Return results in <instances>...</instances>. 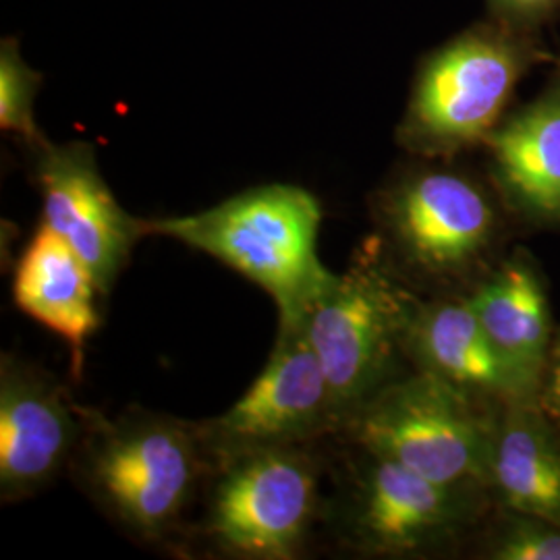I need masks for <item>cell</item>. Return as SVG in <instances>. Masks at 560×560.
Wrapping results in <instances>:
<instances>
[{
    "instance_id": "obj_1",
    "label": "cell",
    "mask_w": 560,
    "mask_h": 560,
    "mask_svg": "<svg viewBox=\"0 0 560 560\" xmlns=\"http://www.w3.org/2000/svg\"><path fill=\"white\" fill-rule=\"evenodd\" d=\"M320 224V201L303 187L275 183L196 214L143 221V233L222 261L272 298L279 324H298L339 279L318 256Z\"/></svg>"
},
{
    "instance_id": "obj_2",
    "label": "cell",
    "mask_w": 560,
    "mask_h": 560,
    "mask_svg": "<svg viewBox=\"0 0 560 560\" xmlns=\"http://www.w3.org/2000/svg\"><path fill=\"white\" fill-rule=\"evenodd\" d=\"M81 476L113 520L141 540H161L183 520L212 463L198 423L136 411L106 421L83 411Z\"/></svg>"
},
{
    "instance_id": "obj_3",
    "label": "cell",
    "mask_w": 560,
    "mask_h": 560,
    "mask_svg": "<svg viewBox=\"0 0 560 560\" xmlns=\"http://www.w3.org/2000/svg\"><path fill=\"white\" fill-rule=\"evenodd\" d=\"M345 425L370 457L444 486L490 483L497 428L474 409L467 390L434 372L382 386Z\"/></svg>"
},
{
    "instance_id": "obj_4",
    "label": "cell",
    "mask_w": 560,
    "mask_h": 560,
    "mask_svg": "<svg viewBox=\"0 0 560 560\" xmlns=\"http://www.w3.org/2000/svg\"><path fill=\"white\" fill-rule=\"evenodd\" d=\"M416 312L418 305L378 266L358 264L298 322L320 361L340 425L384 386Z\"/></svg>"
},
{
    "instance_id": "obj_5",
    "label": "cell",
    "mask_w": 560,
    "mask_h": 560,
    "mask_svg": "<svg viewBox=\"0 0 560 560\" xmlns=\"http://www.w3.org/2000/svg\"><path fill=\"white\" fill-rule=\"evenodd\" d=\"M219 469L206 538L237 559H295L320 511L318 465L301 444L245 453Z\"/></svg>"
},
{
    "instance_id": "obj_6",
    "label": "cell",
    "mask_w": 560,
    "mask_h": 560,
    "mask_svg": "<svg viewBox=\"0 0 560 560\" xmlns=\"http://www.w3.org/2000/svg\"><path fill=\"white\" fill-rule=\"evenodd\" d=\"M339 425L330 386L300 324H279L260 376L231 409L198 423L217 467L261 448L298 446Z\"/></svg>"
},
{
    "instance_id": "obj_7",
    "label": "cell",
    "mask_w": 560,
    "mask_h": 560,
    "mask_svg": "<svg viewBox=\"0 0 560 560\" xmlns=\"http://www.w3.org/2000/svg\"><path fill=\"white\" fill-rule=\"evenodd\" d=\"M36 150L42 222L75 249L92 270L102 295H106L136 243L145 237L143 219L120 208L102 179L96 152L90 143L52 145L46 141Z\"/></svg>"
},
{
    "instance_id": "obj_8",
    "label": "cell",
    "mask_w": 560,
    "mask_h": 560,
    "mask_svg": "<svg viewBox=\"0 0 560 560\" xmlns=\"http://www.w3.org/2000/svg\"><path fill=\"white\" fill-rule=\"evenodd\" d=\"M78 416L59 384L15 358L0 365V497L18 502L57 478L80 439Z\"/></svg>"
},
{
    "instance_id": "obj_9",
    "label": "cell",
    "mask_w": 560,
    "mask_h": 560,
    "mask_svg": "<svg viewBox=\"0 0 560 560\" xmlns=\"http://www.w3.org/2000/svg\"><path fill=\"white\" fill-rule=\"evenodd\" d=\"M515 78V60L494 42L451 46L421 75L409 115L411 136L436 148L478 140L499 119Z\"/></svg>"
},
{
    "instance_id": "obj_10",
    "label": "cell",
    "mask_w": 560,
    "mask_h": 560,
    "mask_svg": "<svg viewBox=\"0 0 560 560\" xmlns=\"http://www.w3.org/2000/svg\"><path fill=\"white\" fill-rule=\"evenodd\" d=\"M393 235L420 268L457 272L488 245L494 212L480 189L451 173H423L407 180L388 206Z\"/></svg>"
},
{
    "instance_id": "obj_11",
    "label": "cell",
    "mask_w": 560,
    "mask_h": 560,
    "mask_svg": "<svg viewBox=\"0 0 560 560\" xmlns=\"http://www.w3.org/2000/svg\"><path fill=\"white\" fill-rule=\"evenodd\" d=\"M351 504L353 536L376 552H413L467 515V488L444 486L393 460L370 457Z\"/></svg>"
},
{
    "instance_id": "obj_12",
    "label": "cell",
    "mask_w": 560,
    "mask_h": 560,
    "mask_svg": "<svg viewBox=\"0 0 560 560\" xmlns=\"http://www.w3.org/2000/svg\"><path fill=\"white\" fill-rule=\"evenodd\" d=\"M101 287L75 249L44 222L21 254L13 277V300L25 316L65 340L80 372L85 340L98 324Z\"/></svg>"
},
{
    "instance_id": "obj_13",
    "label": "cell",
    "mask_w": 560,
    "mask_h": 560,
    "mask_svg": "<svg viewBox=\"0 0 560 560\" xmlns=\"http://www.w3.org/2000/svg\"><path fill=\"white\" fill-rule=\"evenodd\" d=\"M407 342L423 370L463 390L523 399L529 393L486 335L469 301L418 307Z\"/></svg>"
},
{
    "instance_id": "obj_14",
    "label": "cell",
    "mask_w": 560,
    "mask_h": 560,
    "mask_svg": "<svg viewBox=\"0 0 560 560\" xmlns=\"http://www.w3.org/2000/svg\"><path fill=\"white\" fill-rule=\"evenodd\" d=\"M467 301L486 335L532 393L540 381L550 339L548 301L536 272L525 261H511Z\"/></svg>"
},
{
    "instance_id": "obj_15",
    "label": "cell",
    "mask_w": 560,
    "mask_h": 560,
    "mask_svg": "<svg viewBox=\"0 0 560 560\" xmlns=\"http://www.w3.org/2000/svg\"><path fill=\"white\" fill-rule=\"evenodd\" d=\"M490 483L521 517L560 523V444L529 409H513L497 428Z\"/></svg>"
},
{
    "instance_id": "obj_16",
    "label": "cell",
    "mask_w": 560,
    "mask_h": 560,
    "mask_svg": "<svg viewBox=\"0 0 560 560\" xmlns=\"http://www.w3.org/2000/svg\"><path fill=\"white\" fill-rule=\"evenodd\" d=\"M502 177L527 208L560 219V101L541 102L494 140Z\"/></svg>"
},
{
    "instance_id": "obj_17",
    "label": "cell",
    "mask_w": 560,
    "mask_h": 560,
    "mask_svg": "<svg viewBox=\"0 0 560 560\" xmlns=\"http://www.w3.org/2000/svg\"><path fill=\"white\" fill-rule=\"evenodd\" d=\"M42 75L21 59L18 44L2 42L0 50V127L15 133L34 148L46 143L34 119V101L40 90Z\"/></svg>"
},
{
    "instance_id": "obj_18",
    "label": "cell",
    "mask_w": 560,
    "mask_h": 560,
    "mask_svg": "<svg viewBox=\"0 0 560 560\" xmlns=\"http://www.w3.org/2000/svg\"><path fill=\"white\" fill-rule=\"evenodd\" d=\"M499 560H560V523L521 517L494 548Z\"/></svg>"
},
{
    "instance_id": "obj_19",
    "label": "cell",
    "mask_w": 560,
    "mask_h": 560,
    "mask_svg": "<svg viewBox=\"0 0 560 560\" xmlns=\"http://www.w3.org/2000/svg\"><path fill=\"white\" fill-rule=\"evenodd\" d=\"M550 400L557 409V413H560V342L557 347V353H555V363H552V372H550Z\"/></svg>"
},
{
    "instance_id": "obj_20",
    "label": "cell",
    "mask_w": 560,
    "mask_h": 560,
    "mask_svg": "<svg viewBox=\"0 0 560 560\" xmlns=\"http://www.w3.org/2000/svg\"><path fill=\"white\" fill-rule=\"evenodd\" d=\"M523 4H536V2H544V0H520Z\"/></svg>"
}]
</instances>
